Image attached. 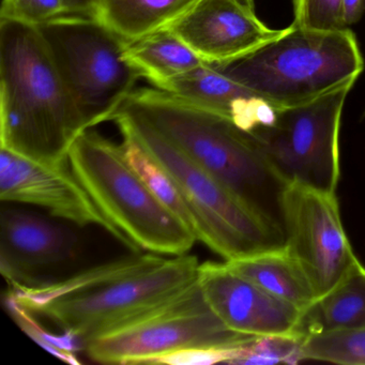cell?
Instances as JSON below:
<instances>
[{
	"label": "cell",
	"mask_w": 365,
	"mask_h": 365,
	"mask_svg": "<svg viewBox=\"0 0 365 365\" xmlns=\"http://www.w3.org/2000/svg\"><path fill=\"white\" fill-rule=\"evenodd\" d=\"M197 257L133 253L44 285L21 287L24 307L85 344L162 307L198 279Z\"/></svg>",
	"instance_id": "cell-1"
},
{
	"label": "cell",
	"mask_w": 365,
	"mask_h": 365,
	"mask_svg": "<svg viewBox=\"0 0 365 365\" xmlns=\"http://www.w3.org/2000/svg\"><path fill=\"white\" fill-rule=\"evenodd\" d=\"M85 131L38 26L0 19V148L68 165Z\"/></svg>",
	"instance_id": "cell-2"
},
{
	"label": "cell",
	"mask_w": 365,
	"mask_h": 365,
	"mask_svg": "<svg viewBox=\"0 0 365 365\" xmlns=\"http://www.w3.org/2000/svg\"><path fill=\"white\" fill-rule=\"evenodd\" d=\"M120 108L144 119L235 197L284 230L287 185L273 170L253 133L217 113L155 87L134 91Z\"/></svg>",
	"instance_id": "cell-3"
},
{
	"label": "cell",
	"mask_w": 365,
	"mask_h": 365,
	"mask_svg": "<svg viewBox=\"0 0 365 365\" xmlns=\"http://www.w3.org/2000/svg\"><path fill=\"white\" fill-rule=\"evenodd\" d=\"M215 66L277 110H284L356 82L365 65L349 29L319 31L290 25L283 35L250 54Z\"/></svg>",
	"instance_id": "cell-4"
},
{
	"label": "cell",
	"mask_w": 365,
	"mask_h": 365,
	"mask_svg": "<svg viewBox=\"0 0 365 365\" xmlns=\"http://www.w3.org/2000/svg\"><path fill=\"white\" fill-rule=\"evenodd\" d=\"M115 123L133 136L176 181L197 222V241L228 260L286 247L284 230L235 197L187 153L133 113L120 110Z\"/></svg>",
	"instance_id": "cell-5"
},
{
	"label": "cell",
	"mask_w": 365,
	"mask_h": 365,
	"mask_svg": "<svg viewBox=\"0 0 365 365\" xmlns=\"http://www.w3.org/2000/svg\"><path fill=\"white\" fill-rule=\"evenodd\" d=\"M68 163L104 217L138 249L178 256L197 241L134 172L121 145L87 130L72 146Z\"/></svg>",
	"instance_id": "cell-6"
},
{
	"label": "cell",
	"mask_w": 365,
	"mask_h": 365,
	"mask_svg": "<svg viewBox=\"0 0 365 365\" xmlns=\"http://www.w3.org/2000/svg\"><path fill=\"white\" fill-rule=\"evenodd\" d=\"M38 29L85 129L113 120L142 78L125 58L127 41L91 16H61Z\"/></svg>",
	"instance_id": "cell-7"
},
{
	"label": "cell",
	"mask_w": 365,
	"mask_h": 365,
	"mask_svg": "<svg viewBox=\"0 0 365 365\" xmlns=\"http://www.w3.org/2000/svg\"><path fill=\"white\" fill-rule=\"evenodd\" d=\"M256 337L227 328L207 302L197 279L162 307L89 339L84 351L101 364H148L176 350L240 345Z\"/></svg>",
	"instance_id": "cell-8"
},
{
	"label": "cell",
	"mask_w": 365,
	"mask_h": 365,
	"mask_svg": "<svg viewBox=\"0 0 365 365\" xmlns=\"http://www.w3.org/2000/svg\"><path fill=\"white\" fill-rule=\"evenodd\" d=\"M354 83H346L307 103L284 108L274 125L252 132L286 185L336 194L341 114Z\"/></svg>",
	"instance_id": "cell-9"
},
{
	"label": "cell",
	"mask_w": 365,
	"mask_h": 365,
	"mask_svg": "<svg viewBox=\"0 0 365 365\" xmlns=\"http://www.w3.org/2000/svg\"><path fill=\"white\" fill-rule=\"evenodd\" d=\"M283 225L286 250L302 267L317 301L361 264L344 230L336 194L288 185Z\"/></svg>",
	"instance_id": "cell-10"
},
{
	"label": "cell",
	"mask_w": 365,
	"mask_h": 365,
	"mask_svg": "<svg viewBox=\"0 0 365 365\" xmlns=\"http://www.w3.org/2000/svg\"><path fill=\"white\" fill-rule=\"evenodd\" d=\"M0 200L31 205L76 226H99L134 253L140 250L96 206L68 165L48 166L0 148Z\"/></svg>",
	"instance_id": "cell-11"
},
{
	"label": "cell",
	"mask_w": 365,
	"mask_h": 365,
	"mask_svg": "<svg viewBox=\"0 0 365 365\" xmlns=\"http://www.w3.org/2000/svg\"><path fill=\"white\" fill-rule=\"evenodd\" d=\"M0 230V271L12 287L44 285L52 271L73 264L82 254L74 230L33 211L4 208Z\"/></svg>",
	"instance_id": "cell-12"
},
{
	"label": "cell",
	"mask_w": 365,
	"mask_h": 365,
	"mask_svg": "<svg viewBox=\"0 0 365 365\" xmlns=\"http://www.w3.org/2000/svg\"><path fill=\"white\" fill-rule=\"evenodd\" d=\"M198 283L227 328L251 336L304 339L305 312L232 272L225 262L200 264Z\"/></svg>",
	"instance_id": "cell-13"
},
{
	"label": "cell",
	"mask_w": 365,
	"mask_h": 365,
	"mask_svg": "<svg viewBox=\"0 0 365 365\" xmlns=\"http://www.w3.org/2000/svg\"><path fill=\"white\" fill-rule=\"evenodd\" d=\"M168 29L213 65L245 56L285 31L267 26L239 0H200Z\"/></svg>",
	"instance_id": "cell-14"
},
{
	"label": "cell",
	"mask_w": 365,
	"mask_h": 365,
	"mask_svg": "<svg viewBox=\"0 0 365 365\" xmlns=\"http://www.w3.org/2000/svg\"><path fill=\"white\" fill-rule=\"evenodd\" d=\"M225 264L232 272L305 313L317 302L309 277L286 247Z\"/></svg>",
	"instance_id": "cell-15"
},
{
	"label": "cell",
	"mask_w": 365,
	"mask_h": 365,
	"mask_svg": "<svg viewBox=\"0 0 365 365\" xmlns=\"http://www.w3.org/2000/svg\"><path fill=\"white\" fill-rule=\"evenodd\" d=\"M200 0H98L91 18L125 41L168 29Z\"/></svg>",
	"instance_id": "cell-16"
},
{
	"label": "cell",
	"mask_w": 365,
	"mask_h": 365,
	"mask_svg": "<svg viewBox=\"0 0 365 365\" xmlns=\"http://www.w3.org/2000/svg\"><path fill=\"white\" fill-rule=\"evenodd\" d=\"M125 55L155 88L206 63L168 29L127 41Z\"/></svg>",
	"instance_id": "cell-17"
},
{
	"label": "cell",
	"mask_w": 365,
	"mask_h": 365,
	"mask_svg": "<svg viewBox=\"0 0 365 365\" xmlns=\"http://www.w3.org/2000/svg\"><path fill=\"white\" fill-rule=\"evenodd\" d=\"M158 89L208 108L234 123L258 97L253 91L226 76L217 66L208 63L170 81Z\"/></svg>",
	"instance_id": "cell-18"
},
{
	"label": "cell",
	"mask_w": 365,
	"mask_h": 365,
	"mask_svg": "<svg viewBox=\"0 0 365 365\" xmlns=\"http://www.w3.org/2000/svg\"><path fill=\"white\" fill-rule=\"evenodd\" d=\"M365 328V267L359 264L304 315L305 336L332 329Z\"/></svg>",
	"instance_id": "cell-19"
},
{
	"label": "cell",
	"mask_w": 365,
	"mask_h": 365,
	"mask_svg": "<svg viewBox=\"0 0 365 365\" xmlns=\"http://www.w3.org/2000/svg\"><path fill=\"white\" fill-rule=\"evenodd\" d=\"M123 155L134 172L144 181L153 195L178 219H180L194 235L197 234V222L176 181L168 170L130 134L121 132ZM197 238V237H196Z\"/></svg>",
	"instance_id": "cell-20"
},
{
	"label": "cell",
	"mask_w": 365,
	"mask_h": 365,
	"mask_svg": "<svg viewBox=\"0 0 365 365\" xmlns=\"http://www.w3.org/2000/svg\"><path fill=\"white\" fill-rule=\"evenodd\" d=\"M303 360L365 365V328L332 329L309 333L301 345Z\"/></svg>",
	"instance_id": "cell-21"
},
{
	"label": "cell",
	"mask_w": 365,
	"mask_h": 365,
	"mask_svg": "<svg viewBox=\"0 0 365 365\" xmlns=\"http://www.w3.org/2000/svg\"><path fill=\"white\" fill-rule=\"evenodd\" d=\"M4 301L8 313L14 318L16 324L41 347L63 362L74 365L82 363L76 356V352L84 350V343L82 341L69 333L63 332L61 335H56L48 332L36 320L35 314L23 307L8 290L4 297Z\"/></svg>",
	"instance_id": "cell-22"
},
{
	"label": "cell",
	"mask_w": 365,
	"mask_h": 365,
	"mask_svg": "<svg viewBox=\"0 0 365 365\" xmlns=\"http://www.w3.org/2000/svg\"><path fill=\"white\" fill-rule=\"evenodd\" d=\"M257 339V337H256ZM249 343L232 346H205L176 350L149 361L148 364L210 365L217 363L237 364L250 351Z\"/></svg>",
	"instance_id": "cell-23"
},
{
	"label": "cell",
	"mask_w": 365,
	"mask_h": 365,
	"mask_svg": "<svg viewBox=\"0 0 365 365\" xmlns=\"http://www.w3.org/2000/svg\"><path fill=\"white\" fill-rule=\"evenodd\" d=\"M302 341L303 339L292 336L257 337L250 346L249 354L237 364H298L303 361Z\"/></svg>",
	"instance_id": "cell-24"
},
{
	"label": "cell",
	"mask_w": 365,
	"mask_h": 365,
	"mask_svg": "<svg viewBox=\"0 0 365 365\" xmlns=\"http://www.w3.org/2000/svg\"><path fill=\"white\" fill-rule=\"evenodd\" d=\"M341 3L343 0H294L292 25L319 31L346 29L341 19Z\"/></svg>",
	"instance_id": "cell-25"
},
{
	"label": "cell",
	"mask_w": 365,
	"mask_h": 365,
	"mask_svg": "<svg viewBox=\"0 0 365 365\" xmlns=\"http://www.w3.org/2000/svg\"><path fill=\"white\" fill-rule=\"evenodd\" d=\"M65 16L63 0H3L0 19L39 26Z\"/></svg>",
	"instance_id": "cell-26"
},
{
	"label": "cell",
	"mask_w": 365,
	"mask_h": 365,
	"mask_svg": "<svg viewBox=\"0 0 365 365\" xmlns=\"http://www.w3.org/2000/svg\"><path fill=\"white\" fill-rule=\"evenodd\" d=\"M365 11V0H343L341 3V19L346 29L356 24L362 18Z\"/></svg>",
	"instance_id": "cell-27"
},
{
	"label": "cell",
	"mask_w": 365,
	"mask_h": 365,
	"mask_svg": "<svg viewBox=\"0 0 365 365\" xmlns=\"http://www.w3.org/2000/svg\"><path fill=\"white\" fill-rule=\"evenodd\" d=\"M98 0H63L65 16H91Z\"/></svg>",
	"instance_id": "cell-28"
},
{
	"label": "cell",
	"mask_w": 365,
	"mask_h": 365,
	"mask_svg": "<svg viewBox=\"0 0 365 365\" xmlns=\"http://www.w3.org/2000/svg\"><path fill=\"white\" fill-rule=\"evenodd\" d=\"M241 4L247 6V7L251 8V9L255 10V0H239Z\"/></svg>",
	"instance_id": "cell-29"
}]
</instances>
